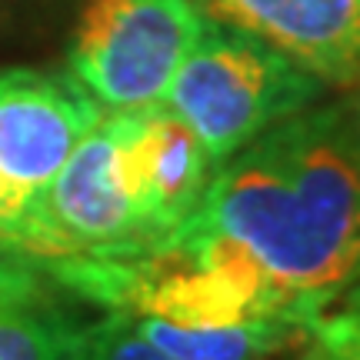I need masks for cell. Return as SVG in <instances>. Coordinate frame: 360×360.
Instances as JSON below:
<instances>
[{
    "label": "cell",
    "instance_id": "obj_2",
    "mask_svg": "<svg viewBox=\"0 0 360 360\" xmlns=\"http://www.w3.org/2000/svg\"><path fill=\"white\" fill-rule=\"evenodd\" d=\"M327 94L321 80L270 44L207 17L164 103L200 137L214 170L260 134Z\"/></svg>",
    "mask_w": 360,
    "mask_h": 360
},
{
    "label": "cell",
    "instance_id": "obj_8",
    "mask_svg": "<svg viewBox=\"0 0 360 360\" xmlns=\"http://www.w3.org/2000/svg\"><path fill=\"white\" fill-rule=\"evenodd\" d=\"M80 323L30 260L0 254V360H77Z\"/></svg>",
    "mask_w": 360,
    "mask_h": 360
},
{
    "label": "cell",
    "instance_id": "obj_5",
    "mask_svg": "<svg viewBox=\"0 0 360 360\" xmlns=\"http://www.w3.org/2000/svg\"><path fill=\"white\" fill-rule=\"evenodd\" d=\"M103 110L70 74L0 70V177L40 197Z\"/></svg>",
    "mask_w": 360,
    "mask_h": 360
},
{
    "label": "cell",
    "instance_id": "obj_4",
    "mask_svg": "<svg viewBox=\"0 0 360 360\" xmlns=\"http://www.w3.org/2000/svg\"><path fill=\"white\" fill-rule=\"evenodd\" d=\"M40 207L64 240L67 260L130 257L157 247L130 193L107 114L47 184V191L40 193Z\"/></svg>",
    "mask_w": 360,
    "mask_h": 360
},
{
    "label": "cell",
    "instance_id": "obj_7",
    "mask_svg": "<svg viewBox=\"0 0 360 360\" xmlns=\"http://www.w3.org/2000/svg\"><path fill=\"white\" fill-rule=\"evenodd\" d=\"M204 17L270 44L327 90L360 87V0H193Z\"/></svg>",
    "mask_w": 360,
    "mask_h": 360
},
{
    "label": "cell",
    "instance_id": "obj_6",
    "mask_svg": "<svg viewBox=\"0 0 360 360\" xmlns=\"http://www.w3.org/2000/svg\"><path fill=\"white\" fill-rule=\"evenodd\" d=\"M107 124L141 217L160 244L193 217L214 177V164L200 137L164 101L110 110Z\"/></svg>",
    "mask_w": 360,
    "mask_h": 360
},
{
    "label": "cell",
    "instance_id": "obj_1",
    "mask_svg": "<svg viewBox=\"0 0 360 360\" xmlns=\"http://www.w3.org/2000/svg\"><path fill=\"white\" fill-rule=\"evenodd\" d=\"M187 224L244 247L307 323L360 281V103H310L260 134Z\"/></svg>",
    "mask_w": 360,
    "mask_h": 360
},
{
    "label": "cell",
    "instance_id": "obj_13",
    "mask_svg": "<svg viewBox=\"0 0 360 360\" xmlns=\"http://www.w3.org/2000/svg\"><path fill=\"white\" fill-rule=\"evenodd\" d=\"M357 103H360V101H357Z\"/></svg>",
    "mask_w": 360,
    "mask_h": 360
},
{
    "label": "cell",
    "instance_id": "obj_10",
    "mask_svg": "<svg viewBox=\"0 0 360 360\" xmlns=\"http://www.w3.org/2000/svg\"><path fill=\"white\" fill-rule=\"evenodd\" d=\"M0 254L37 264L67 260V247L51 227V220L40 207V197L11 187L0 177Z\"/></svg>",
    "mask_w": 360,
    "mask_h": 360
},
{
    "label": "cell",
    "instance_id": "obj_12",
    "mask_svg": "<svg viewBox=\"0 0 360 360\" xmlns=\"http://www.w3.org/2000/svg\"><path fill=\"white\" fill-rule=\"evenodd\" d=\"M77 360H174V357L157 350L130 323L127 314L107 310L101 321L80 323Z\"/></svg>",
    "mask_w": 360,
    "mask_h": 360
},
{
    "label": "cell",
    "instance_id": "obj_9",
    "mask_svg": "<svg viewBox=\"0 0 360 360\" xmlns=\"http://www.w3.org/2000/svg\"><path fill=\"white\" fill-rule=\"evenodd\" d=\"M120 314V310H117ZM130 323L141 330L157 350L174 360H270L300 340V327L287 321H257L217 327V330H187L154 317H134Z\"/></svg>",
    "mask_w": 360,
    "mask_h": 360
},
{
    "label": "cell",
    "instance_id": "obj_3",
    "mask_svg": "<svg viewBox=\"0 0 360 360\" xmlns=\"http://www.w3.org/2000/svg\"><path fill=\"white\" fill-rule=\"evenodd\" d=\"M207 17L193 0H87L67 67L101 110L160 103Z\"/></svg>",
    "mask_w": 360,
    "mask_h": 360
},
{
    "label": "cell",
    "instance_id": "obj_11",
    "mask_svg": "<svg viewBox=\"0 0 360 360\" xmlns=\"http://www.w3.org/2000/svg\"><path fill=\"white\" fill-rule=\"evenodd\" d=\"M297 344V360H360V281L314 314Z\"/></svg>",
    "mask_w": 360,
    "mask_h": 360
}]
</instances>
